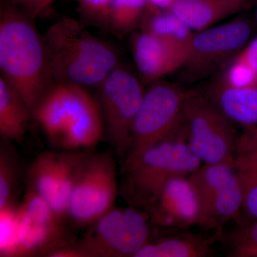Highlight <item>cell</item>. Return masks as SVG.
<instances>
[{
    "label": "cell",
    "instance_id": "cell-1",
    "mask_svg": "<svg viewBox=\"0 0 257 257\" xmlns=\"http://www.w3.org/2000/svg\"><path fill=\"white\" fill-rule=\"evenodd\" d=\"M54 83L96 88L121 64L111 44L94 36L84 24L64 18L44 35Z\"/></svg>",
    "mask_w": 257,
    "mask_h": 257
},
{
    "label": "cell",
    "instance_id": "cell-2",
    "mask_svg": "<svg viewBox=\"0 0 257 257\" xmlns=\"http://www.w3.org/2000/svg\"><path fill=\"white\" fill-rule=\"evenodd\" d=\"M0 69L31 114L54 84L44 36L26 15L5 10L0 20Z\"/></svg>",
    "mask_w": 257,
    "mask_h": 257
},
{
    "label": "cell",
    "instance_id": "cell-3",
    "mask_svg": "<svg viewBox=\"0 0 257 257\" xmlns=\"http://www.w3.org/2000/svg\"><path fill=\"white\" fill-rule=\"evenodd\" d=\"M202 163L187 140L162 142L121 166L120 196L128 205L147 211L171 179L192 175Z\"/></svg>",
    "mask_w": 257,
    "mask_h": 257
},
{
    "label": "cell",
    "instance_id": "cell-4",
    "mask_svg": "<svg viewBox=\"0 0 257 257\" xmlns=\"http://www.w3.org/2000/svg\"><path fill=\"white\" fill-rule=\"evenodd\" d=\"M187 94V91L173 83L160 80L152 83L145 92L134 122L122 165L162 142L175 139L187 141L188 128L184 114Z\"/></svg>",
    "mask_w": 257,
    "mask_h": 257
},
{
    "label": "cell",
    "instance_id": "cell-5",
    "mask_svg": "<svg viewBox=\"0 0 257 257\" xmlns=\"http://www.w3.org/2000/svg\"><path fill=\"white\" fill-rule=\"evenodd\" d=\"M152 224L145 211L113 207L73 244L81 257H135L152 239Z\"/></svg>",
    "mask_w": 257,
    "mask_h": 257
},
{
    "label": "cell",
    "instance_id": "cell-6",
    "mask_svg": "<svg viewBox=\"0 0 257 257\" xmlns=\"http://www.w3.org/2000/svg\"><path fill=\"white\" fill-rule=\"evenodd\" d=\"M140 79L120 64L96 88L106 136L120 165L124 163L134 122L145 95Z\"/></svg>",
    "mask_w": 257,
    "mask_h": 257
},
{
    "label": "cell",
    "instance_id": "cell-7",
    "mask_svg": "<svg viewBox=\"0 0 257 257\" xmlns=\"http://www.w3.org/2000/svg\"><path fill=\"white\" fill-rule=\"evenodd\" d=\"M184 114L188 128L187 143L201 162L234 165L238 136L233 122L207 96L187 91Z\"/></svg>",
    "mask_w": 257,
    "mask_h": 257
},
{
    "label": "cell",
    "instance_id": "cell-8",
    "mask_svg": "<svg viewBox=\"0 0 257 257\" xmlns=\"http://www.w3.org/2000/svg\"><path fill=\"white\" fill-rule=\"evenodd\" d=\"M113 155L84 153L69 206L67 221L76 229L88 227L114 207L118 184Z\"/></svg>",
    "mask_w": 257,
    "mask_h": 257
},
{
    "label": "cell",
    "instance_id": "cell-9",
    "mask_svg": "<svg viewBox=\"0 0 257 257\" xmlns=\"http://www.w3.org/2000/svg\"><path fill=\"white\" fill-rule=\"evenodd\" d=\"M18 222L17 256H47L52 251L73 243L66 222L32 189H28L18 208Z\"/></svg>",
    "mask_w": 257,
    "mask_h": 257
},
{
    "label": "cell",
    "instance_id": "cell-10",
    "mask_svg": "<svg viewBox=\"0 0 257 257\" xmlns=\"http://www.w3.org/2000/svg\"><path fill=\"white\" fill-rule=\"evenodd\" d=\"M252 33L247 20H235L194 34L185 66L194 72H207L237 53Z\"/></svg>",
    "mask_w": 257,
    "mask_h": 257
},
{
    "label": "cell",
    "instance_id": "cell-11",
    "mask_svg": "<svg viewBox=\"0 0 257 257\" xmlns=\"http://www.w3.org/2000/svg\"><path fill=\"white\" fill-rule=\"evenodd\" d=\"M152 224L169 229H184L202 221V206L189 176L171 179L146 211Z\"/></svg>",
    "mask_w": 257,
    "mask_h": 257
},
{
    "label": "cell",
    "instance_id": "cell-12",
    "mask_svg": "<svg viewBox=\"0 0 257 257\" xmlns=\"http://www.w3.org/2000/svg\"><path fill=\"white\" fill-rule=\"evenodd\" d=\"M90 96L84 88L54 83L35 106L32 117L51 143L58 145L64 130Z\"/></svg>",
    "mask_w": 257,
    "mask_h": 257
},
{
    "label": "cell",
    "instance_id": "cell-13",
    "mask_svg": "<svg viewBox=\"0 0 257 257\" xmlns=\"http://www.w3.org/2000/svg\"><path fill=\"white\" fill-rule=\"evenodd\" d=\"M132 51L140 78L145 82L160 80L185 66L187 61V54L143 31L133 37Z\"/></svg>",
    "mask_w": 257,
    "mask_h": 257
},
{
    "label": "cell",
    "instance_id": "cell-14",
    "mask_svg": "<svg viewBox=\"0 0 257 257\" xmlns=\"http://www.w3.org/2000/svg\"><path fill=\"white\" fill-rule=\"evenodd\" d=\"M219 232L212 236L187 232L150 240L135 257H207L214 254L213 245Z\"/></svg>",
    "mask_w": 257,
    "mask_h": 257
},
{
    "label": "cell",
    "instance_id": "cell-15",
    "mask_svg": "<svg viewBox=\"0 0 257 257\" xmlns=\"http://www.w3.org/2000/svg\"><path fill=\"white\" fill-rule=\"evenodd\" d=\"M207 97L233 123L246 130L257 126V85L235 88L219 82Z\"/></svg>",
    "mask_w": 257,
    "mask_h": 257
},
{
    "label": "cell",
    "instance_id": "cell-16",
    "mask_svg": "<svg viewBox=\"0 0 257 257\" xmlns=\"http://www.w3.org/2000/svg\"><path fill=\"white\" fill-rule=\"evenodd\" d=\"M243 0H175L169 11L191 30L202 31L239 11Z\"/></svg>",
    "mask_w": 257,
    "mask_h": 257
},
{
    "label": "cell",
    "instance_id": "cell-17",
    "mask_svg": "<svg viewBox=\"0 0 257 257\" xmlns=\"http://www.w3.org/2000/svg\"><path fill=\"white\" fill-rule=\"evenodd\" d=\"M103 126L100 109L90 96L64 130L58 145L68 150L94 146L100 140Z\"/></svg>",
    "mask_w": 257,
    "mask_h": 257
},
{
    "label": "cell",
    "instance_id": "cell-18",
    "mask_svg": "<svg viewBox=\"0 0 257 257\" xmlns=\"http://www.w3.org/2000/svg\"><path fill=\"white\" fill-rule=\"evenodd\" d=\"M242 189L236 172L234 177L214 193L204 210L200 226L206 229L223 231L226 223L239 220L242 214Z\"/></svg>",
    "mask_w": 257,
    "mask_h": 257
},
{
    "label": "cell",
    "instance_id": "cell-19",
    "mask_svg": "<svg viewBox=\"0 0 257 257\" xmlns=\"http://www.w3.org/2000/svg\"><path fill=\"white\" fill-rule=\"evenodd\" d=\"M140 26L142 31L158 37L187 54L194 34L192 30L169 10H161L148 5Z\"/></svg>",
    "mask_w": 257,
    "mask_h": 257
},
{
    "label": "cell",
    "instance_id": "cell-20",
    "mask_svg": "<svg viewBox=\"0 0 257 257\" xmlns=\"http://www.w3.org/2000/svg\"><path fill=\"white\" fill-rule=\"evenodd\" d=\"M31 113L14 87L0 77V135L3 139L23 143Z\"/></svg>",
    "mask_w": 257,
    "mask_h": 257
},
{
    "label": "cell",
    "instance_id": "cell-21",
    "mask_svg": "<svg viewBox=\"0 0 257 257\" xmlns=\"http://www.w3.org/2000/svg\"><path fill=\"white\" fill-rule=\"evenodd\" d=\"M59 154L43 152L28 171L29 189L43 198L53 209L58 181Z\"/></svg>",
    "mask_w": 257,
    "mask_h": 257
},
{
    "label": "cell",
    "instance_id": "cell-22",
    "mask_svg": "<svg viewBox=\"0 0 257 257\" xmlns=\"http://www.w3.org/2000/svg\"><path fill=\"white\" fill-rule=\"evenodd\" d=\"M84 153L70 152L59 154L58 181L53 210L64 222L68 221L69 202Z\"/></svg>",
    "mask_w": 257,
    "mask_h": 257
},
{
    "label": "cell",
    "instance_id": "cell-23",
    "mask_svg": "<svg viewBox=\"0 0 257 257\" xmlns=\"http://www.w3.org/2000/svg\"><path fill=\"white\" fill-rule=\"evenodd\" d=\"M235 175L234 165L219 163L204 164L189 176L202 203L203 214L214 193Z\"/></svg>",
    "mask_w": 257,
    "mask_h": 257
},
{
    "label": "cell",
    "instance_id": "cell-24",
    "mask_svg": "<svg viewBox=\"0 0 257 257\" xmlns=\"http://www.w3.org/2000/svg\"><path fill=\"white\" fill-rule=\"evenodd\" d=\"M11 141L2 139L0 147V210L18 207L17 189L20 178V165Z\"/></svg>",
    "mask_w": 257,
    "mask_h": 257
},
{
    "label": "cell",
    "instance_id": "cell-25",
    "mask_svg": "<svg viewBox=\"0 0 257 257\" xmlns=\"http://www.w3.org/2000/svg\"><path fill=\"white\" fill-rule=\"evenodd\" d=\"M234 168L242 189V214L257 219V151L237 154Z\"/></svg>",
    "mask_w": 257,
    "mask_h": 257
},
{
    "label": "cell",
    "instance_id": "cell-26",
    "mask_svg": "<svg viewBox=\"0 0 257 257\" xmlns=\"http://www.w3.org/2000/svg\"><path fill=\"white\" fill-rule=\"evenodd\" d=\"M148 0H112L108 17V30L125 35L140 25Z\"/></svg>",
    "mask_w": 257,
    "mask_h": 257
},
{
    "label": "cell",
    "instance_id": "cell-27",
    "mask_svg": "<svg viewBox=\"0 0 257 257\" xmlns=\"http://www.w3.org/2000/svg\"><path fill=\"white\" fill-rule=\"evenodd\" d=\"M237 225L228 233L221 231V240L226 246L228 256L257 257V219H239Z\"/></svg>",
    "mask_w": 257,
    "mask_h": 257
},
{
    "label": "cell",
    "instance_id": "cell-28",
    "mask_svg": "<svg viewBox=\"0 0 257 257\" xmlns=\"http://www.w3.org/2000/svg\"><path fill=\"white\" fill-rule=\"evenodd\" d=\"M18 208L0 210L1 256H17L19 242Z\"/></svg>",
    "mask_w": 257,
    "mask_h": 257
},
{
    "label": "cell",
    "instance_id": "cell-29",
    "mask_svg": "<svg viewBox=\"0 0 257 257\" xmlns=\"http://www.w3.org/2000/svg\"><path fill=\"white\" fill-rule=\"evenodd\" d=\"M219 82L231 87H251L257 85V73L246 62L236 56Z\"/></svg>",
    "mask_w": 257,
    "mask_h": 257
},
{
    "label": "cell",
    "instance_id": "cell-30",
    "mask_svg": "<svg viewBox=\"0 0 257 257\" xmlns=\"http://www.w3.org/2000/svg\"><path fill=\"white\" fill-rule=\"evenodd\" d=\"M83 18L90 24L108 29V17L112 0H78Z\"/></svg>",
    "mask_w": 257,
    "mask_h": 257
},
{
    "label": "cell",
    "instance_id": "cell-31",
    "mask_svg": "<svg viewBox=\"0 0 257 257\" xmlns=\"http://www.w3.org/2000/svg\"><path fill=\"white\" fill-rule=\"evenodd\" d=\"M257 151V126L248 128L236 140L237 154Z\"/></svg>",
    "mask_w": 257,
    "mask_h": 257
},
{
    "label": "cell",
    "instance_id": "cell-32",
    "mask_svg": "<svg viewBox=\"0 0 257 257\" xmlns=\"http://www.w3.org/2000/svg\"><path fill=\"white\" fill-rule=\"evenodd\" d=\"M257 73V37L237 55Z\"/></svg>",
    "mask_w": 257,
    "mask_h": 257
},
{
    "label": "cell",
    "instance_id": "cell-33",
    "mask_svg": "<svg viewBox=\"0 0 257 257\" xmlns=\"http://www.w3.org/2000/svg\"><path fill=\"white\" fill-rule=\"evenodd\" d=\"M175 0H148L149 5L161 10H169Z\"/></svg>",
    "mask_w": 257,
    "mask_h": 257
},
{
    "label": "cell",
    "instance_id": "cell-34",
    "mask_svg": "<svg viewBox=\"0 0 257 257\" xmlns=\"http://www.w3.org/2000/svg\"><path fill=\"white\" fill-rule=\"evenodd\" d=\"M54 0H35V9H36V15L42 13L52 4Z\"/></svg>",
    "mask_w": 257,
    "mask_h": 257
},
{
    "label": "cell",
    "instance_id": "cell-35",
    "mask_svg": "<svg viewBox=\"0 0 257 257\" xmlns=\"http://www.w3.org/2000/svg\"><path fill=\"white\" fill-rule=\"evenodd\" d=\"M15 3L25 7L29 10L32 15H36L35 0H13Z\"/></svg>",
    "mask_w": 257,
    "mask_h": 257
},
{
    "label": "cell",
    "instance_id": "cell-36",
    "mask_svg": "<svg viewBox=\"0 0 257 257\" xmlns=\"http://www.w3.org/2000/svg\"><path fill=\"white\" fill-rule=\"evenodd\" d=\"M256 18H257V13H256Z\"/></svg>",
    "mask_w": 257,
    "mask_h": 257
}]
</instances>
